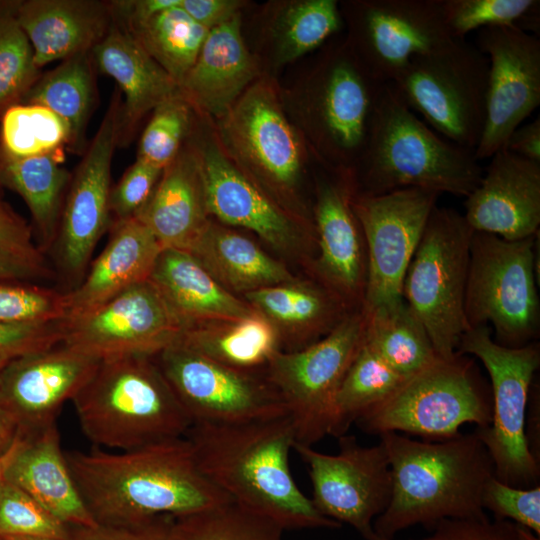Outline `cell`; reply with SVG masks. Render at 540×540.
<instances>
[{"label":"cell","instance_id":"cell-1","mask_svg":"<svg viewBox=\"0 0 540 540\" xmlns=\"http://www.w3.org/2000/svg\"><path fill=\"white\" fill-rule=\"evenodd\" d=\"M65 456L98 524L136 527L233 501L201 472L186 437L116 453L70 451Z\"/></svg>","mask_w":540,"mask_h":540},{"label":"cell","instance_id":"cell-2","mask_svg":"<svg viewBox=\"0 0 540 540\" xmlns=\"http://www.w3.org/2000/svg\"><path fill=\"white\" fill-rule=\"evenodd\" d=\"M185 437L201 472L238 504L283 530L339 529L296 484L289 467V414L236 423H195Z\"/></svg>","mask_w":540,"mask_h":540},{"label":"cell","instance_id":"cell-3","mask_svg":"<svg viewBox=\"0 0 540 540\" xmlns=\"http://www.w3.org/2000/svg\"><path fill=\"white\" fill-rule=\"evenodd\" d=\"M379 437L389 460L392 492L373 522L377 540L394 539L414 525L432 529L444 519L486 516L482 494L494 465L475 431L436 442L396 432Z\"/></svg>","mask_w":540,"mask_h":540},{"label":"cell","instance_id":"cell-4","mask_svg":"<svg viewBox=\"0 0 540 540\" xmlns=\"http://www.w3.org/2000/svg\"><path fill=\"white\" fill-rule=\"evenodd\" d=\"M483 172L473 150L432 130L390 83H384L366 146L350 182L357 196L420 188L467 197Z\"/></svg>","mask_w":540,"mask_h":540},{"label":"cell","instance_id":"cell-5","mask_svg":"<svg viewBox=\"0 0 540 540\" xmlns=\"http://www.w3.org/2000/svg\"><path fill=\"white\" fill-rule=\"evenodd\" d=\"M71 401L87 439L118 451L185 437L192 426L154 356L101 360Z\"/></svg>","mask_w":540,"mask_h":540},{"label":"cell","instance_id":"cell-6","mask_svg":"<svg viewBox=\"0 0 540 540\" xmlns=\"http://www.w3.org/2000/svg\"><path fill=\"white\" fill-rule=\"evenodd\" d=\"M491 421V391L475 361L456 352L448 358L438 356L407 377L393 394L355 423L368 434L404 432L427 441H442L458 435L464 424L485 428Z\"/></svg>","mask_w":540,"mask_h":540},{"label":"cell","instance_id":"cell-7","mask_svg":"<svg viewBox=\"0 0 540 540\" xmlns=\"http://www.w3.org/2000/svg\"><path fill=\"white\" fill-rule=\"evenodd\" d=\"M539 233L508 241L474 232L464 298L470 328L488 325L494 341L520 348L534 341L540 330L536 247Z\"/></svg>","mask_w":540,"mask_h":540},{"label":"cell","instance_id":"cell-8","mask_svg":"<svg viewBox=\"0 0 540 540\" xmlns=\"http://www.w3.org/2000/svg\"><path fill=\"white\" fill-rule=\"evenodd\" d=\"M473 233L463 214L436 206L403 281L404 301L442 358L457 352L470 329L464 298Z\"/></svg>","mask_w":540,"mask_h":540},{"label":"cell","instance_id":"cell-9","mask_svg":"<svg viewBox=\"0 0 540 540\" xmlns=\"http://www.w3.org/2000/svg\"><path fill=\"white\" fill-rule=\"evenodd\" d=\"M457 352L478 358L490 376L492 421L475 432L492 458L494 476L512 487L539 485V460L526 436L529 395L540 365L539 343L508 348L496 343L491 327L483 325L462 336Z\"/></svg>","mask_w":540,"mask_h":540},{"label":"cell","instance_id":"cell-10","mask_svg":"<svg viewBox=\"0 0 540 540\" xmlns=\"http://www.w3.org/2000/svg\"><path fill=\"white\" fill-rule=\"evenodd\" d=\"M383 84L347 38L329 44L309 73L308 133L317 157L334 173L350 178L366 146Z\"/></svg>","mask_w":540,"mask_h":540},{"label":"cell","instance_id":"cell-11","mask_svg":"<svg viewBox=\"0 0 540 540\" xmlns=\"http://www.w3.org/2000/svg\"><path fill=\"white\" fill-rule=\"evenodd\" d=\"M489 63L466 39L413 58L390 83L403 102L446 140L469 150L485 121Z\"/></svg>","mask_w":540,"mask_h":540},{"label":"cell","instance_id":"cell-12","mask_svg":"<svg viewBox=\"0 0 540 540\" xmlns=\"http://www.w3.org/2000/svg\"><path fill=\"white\" fill-rule=\"evenodd\" d=\"M363 309L347 314L323 339L304 349L277 352L267 379L292 419L295 443L312 446L329 435L336 393L365 339Z\"/></svg>","mask_w":540,"mask_h":540},{"label":"cell","instance_id":"cell-13","mask_svg":"<svg viewBox=\"0 0 540 540\" xmlns=\"http://www.w3.org/2000/svg\"><path fill=\"white\" fill-rule=\"evenodd\" d=\"M215 123L223 151L257 184L289 191L299 183L307 150L269 80L257 79Z\"/></svg>","mask_w":540,"mask_h":540},{"label":"cell","instance_id":"cell-14","mask_svg":"<svg viewBox=\"0 0 540 540\" xmlns=\"http://www.w3.org/2000/svg\"><path fill=\"white\" fill-rule=\"evenodd\" d=\"M340 7L350 46L381 83H391L413 58L455 40L445 23L443 0H360Z\"/></svg>","mask_w":540,"mask_h":540},{"label":"cell","instance_id":"cell-15","mask_svg":"<svg viewBox=\"0 0 540 540\" xmlns=\"http://www.w3.org/2000/svg\"><path fill=\"white\" fill-rule=\"evenodd\" d=\"M440 194L404 188L375 196L352 197L367 254L363 311L403 301V281Z\"/></svg>","mask_w":540,"mask_h":540},{"label":"cell","instance_id":"cell-16","mask_svg":"<svg viewBox=\"0 0 540 540\" xmlns=\"http://www.w3.org/2000/svg\"><path fill=\"white\" fill-rule=\"evenodd\" d=\"M120 95L114 94L92 143L71 179L53 252L63 292L83 280L94 249L110 223L111 162L120 136Z\"/></svg>","mask_w":540,"mask_h":540},{"label":"cell","instance_id":"cell-17","mask_svg":"<svg viewBox=\"0 0 540 540\" xmlns=\"http://www.w3.org/2000/svg\"><path fill=\"white\" fill-rule=\"evenodd\" d=\"M195 423H236L288 414L276 387L177 342L154 356Z\"/></svg>","mask_w":540,"mask_h":540},{"label":"cell","instance_id":"cell-18","mask_svg":"<svg viewBox=\"0 0 540 540\" xmlns=\"http://www.w3.org/2000/svg\"><path fill=\"white\" fill-rule=\"evenodd\" d=\"M339 452L325 454L294 443L307 465L318 512L353 527L365 540H377L374 520L387 508L392 492L389 460L383 445H360L354 435L338 438Z\"/></svg>","mask_w":540,"mask_h":540},{"label":"cell","instance_id":"cell-19","mask_svg":"<svg viewBox=\"0 0 540 540\" xmlns=\"http://www.w3.org/2000/svg\"><path fill=\"white\" fill-rule=\"evenodd\" d=\"M63 321L62 343L100 360L156 356L177 343L184 327L148 279L84 315Z\"/></svg>","mask_w":540,"mask_h":540},{"label":"cell","instance_id":"cell-20","mask_svg":"<svg viewBox=\"0 0 540 540\" xmlns=\"http://www.w3.org/2000/svg\"><path fill=\"white\" fill-rule=\"evenodd\" d=\"M475 46L489 63L485 121L476 160L491 158L540 105V40L515 27L478 30Z\"/></svg>","mask_w":540,"mask_h":540},{"label":"cell","instance_id":"cell-21","mask_svg":"<svg viewBox=\"0 0 540 540\" xmlns=\"http://www.w3.org/2000/svg\"><path fill=\"white\" fill-rule=\"evenodd\" d=\"M100 361L63 343L15 358L0 371V407L16 418L24 432L51 424Z\"/></svg>","mask_w":540,"mask_h":540},{"label":"cell","instance_id":"cell-22","mask_svg":"<svg viewBox=\"0 0 540 540\" xmlns=\"http://www.w3.org/2000/svg\"><path fill=\"white\" fill-rule=\"evenodd\" d=\"M210 215L255 232L277 250L298 248L304 228L223 151L215 135L196 143Z\"/></svg>","mask_w":540,"mask_h":540},{"label":"cell","instance_id":"cell-23","mask_svg":"<svg viewBox=\"0 0 540 540\" xmlns=\"http://www.w3.org/2000/svg\"><path fill=\"white\" fill-rule=\"evenodd\" d=\"M477 187L466 197V222L474 232L508 241L539 233L540 163L504 148L491 158Z\"/></svg>","mask_w":540,"mask_h":540},{"label":"cell","instance_id":"cell-24","mask_svg":"<svg viewBox=\"0 0 540 540\" xmlns=\"http://www.w3.org/2000/svg\"><path fill=\"white\" fill-rule=\"evenodd\" d=\"M353 195L349 179L341 175L317 182L313 210L319 249L316 271L338 297L357 300L363 308L367 254L352 208Z\"/></svg>","mask_w":540,"mask_h":540},{"label":"cell","instance_id":"cell-25","mask_svg":"<svg viewBox=\"0 0 540 540\" xmlns=\"http://www.w3.org/2000/svg\"><path fill=\"white\" fill-rule=\"evenodd\" d=\"M259 74L257 61L244 42L239 14L209 31L180 92L194 110L216 121Z\"/></svg>","mask_w":540,"mask_h":540},{"label":"cell","instance_id":"cell-26","mask_svg":"<svg viewBox=\"0 0 540 540\" xmlns=\"http://www.w3.org/2000/svg\"><path fill=\"white\" fill-rule=\"evenodd\" d=\"M162 246L136 218L115 222L110 239L81 283L63 292L64 319L91 312L148 280Z\"/></svg>","mask_w":540,"mask_h":540},{"label":"cell","instance_id":"cell-27","mask_svg":"<svg viewBox=\"0 0 540 540\" xmlns=\"http://www.w3.org/2000/svg\"><path fill=\"white\" fill-rule=\"evenodd\" d=\"M203 171L194 145L182 147L134 218L145 225L162 248L188 251L208 223Z\"/></svg>","mask_w":540,"mask_h":540},{"label":"cell","instance_id":"cell-28","mask_svg":"<svg viewBox=\"0 0 540 540\" xmlns=\"http://www.w3.org/2000/svg\"><path fill=\"white\" fill-rule=\"evenodd\" d=\"M5 480L24 490L68 526L98 524L76 487L55 422L24 433Z\"/></svg>","mask_w":540,"mask_h":540},{"label":"cell","instance_id":"cell-29","mask_svg":"<svg viewBox=\"0 0 540 540\" xmlns=\"http://www.w3.org/2000/svg\"><path fill=\"white\" fill-rule=\"evenodd\" d=\"M108 5L90 0H28L15 5L38 68L90 52L111 24Z\"/></svg>","mask_w":540,"mask_h":540},{"label":"cell","instance_id":"cell-30","mask_svg":"<svg viewBox=\"0 0 540 540\" xmlns=\"http://www.w3.org/2000/svg\"><path fill=\"white\" fill-rule=\"evenodd\" d=\"M149 280L184 327L235 321L257 312L217 282L187 251L163 248Z\"/></svg>","mask_w":540,"mask_h":540},{"label":"cell","instance_id":"cell-31","mask_svg":"<svg viewBox=\"0 0 540 540\" xmlns=\"http://www.w3.org/2000/svg\"><path fill=\"white\" fill-rule=\"evenodd\" d=\"M97 67L112 77L125 96L120 133L131 129L148 112L180 93L176 81L144 50L123 26L111 21L91 50Z\"/></svg>","mask_w":540,"mask_h":540},{"label":"cell","instance_id":"cell-32","mask_svg":"<svg viewBox=\"0 0 540 540\" xmlns=\"http://www.w3.org/2000/svg\"><path fill=\"white\" fill-rule=\"evenodd\" d=\"M187 252L228 291L247 293L293 282L288 270L253 241L212 221Z\"/></svg>","mask_w":540,"mask_h":540},{"label":"cell","instance_id":"cell-33","mask_svg":"<svg viewBox=\"0 0 540 540\" xmlns=\"http://www.w3.org/2000/svg\"><path fill=\"white\" fill-rule=\"evenodd\" d=\"M70 174L56 161L53 153L13 158L0 151V184L19 194L28 206L38 248L51 249L56 238L64 190Z\"/></svg>","mask_w":540,"mask_h":540},{"label":"cell","instance_id":"cell-34","mask_svg":"<svg viewBox=\"0 0 540 540\" xmlns=\"http://www.w3.org/2000/svg\"><path fill=\"white\" fill-rule=\"evenodd\" d=\"M225 323L187 329L178 342L213 361L242 371L268 365L279 352L277 330L261 313Z\"/></svg>","mask_w":540,"mask_h":540},{"label":"cell","instance_id":"cell-35","mask_svg":"<svg viewBox=\"0 0 540 540\" xmlns=\"http://www.w3.org/2000/svg\"><path fill=\"white\" fill-rule=\"evenodd\" d=\"M90 52L66 58L37 79L19 104L45 107L67 125L70 142L78 145L92 111L95 83Z\"/></svg>","mask_w":540,"mask_h":540},{"label":"cell","instance_id":"cell-36","mask_svg":"<svg viewBox=\"0 0 540 540\" xmlns=\"http://www.w3.org/2000/svg\"><path fill=\"white\" fill-rule=\"evenodd\" d=\"M365 341L397 372L409 377L438 355L420 320L407 303L364 312Z\"/></svg>","mask_w":540,"mask_h":540},{"label":"cell","instance_id":"cell-37","mask_svg":"<svg viewBox=\"0 0 540 540\" xmlns=\"http://www.w3.org/2000/svg\"><path fill=\"white\" fill-rule=\"evenodd\" d=\"M406 378L364 339L336 393L329 435H345L364 412L393 394Z\"/></svg>","mask_w":540,"mask_h":540},{"label":"cell","instance_id":"cell-38","mask_svg":"<svg viewBox=\"0 0 540 540\" xmlns=\"http://www.w3.org/2000/svg\"><path fill=\"white\" fill-rule=\"evenodd\" d=\"M340 4L335 0H297L277 11L271 40L277 64H287L326 45L344 27Z\"/></svg>","mask_w":540,"mask_h":540},{"label":"cell","instance_id":"cell-39","mask_svg":"<svg viewBox=\"0 0 540 540\" xmlns=\"http://www.w3.org/2000/svg\"><path fill=\"white\" fill-rule=\"evenodd\" d=\"M126 29L179 87L210 31L196 23L179 5Z\"/></svg>","mask_w":540,"mask_h":540},{"label":"cell","instance_id":"cell-40","mask_svg":"<svg viewBox=\"0 0 540 540\" xmlns=\"http://www.w3.org/2000/svg\"><path fill=\"white\" fill-rule=\"evenodd\" d=\"M271 519L235 501L190 515L171 517L166 540H282Z\"/></svg>","mask_w":540,"mask_h":540},{"label":"cell","instance_id":"cell-41","mask_svg":"<svg viewBox=\"0 0 540 540\" xmlns=\"http://www.w3.org/2000/svg\"><path fill=\"white\" fill-rule=\"evenodd\" d=\"M245 298L262 315L280 323L304 326L311 331L333 330L326 325L337 314L338 302L313 285L282 283L247 292Z\"/></svg>","mask_w":540,"mask_h":540},{"label":"cell","instance_id":"cell-42","mask_svg":"<svg viewBox=\"0 0 540 540\" xmlns=\"http://www.w3.org/2000/svg\"><path fill=\"white\" fill-rule=\"evenodd\" d=\"M70 142L67 125L49 109L16 104L1 116L0 151L13 158L53 153Z\"/></svg>","mask_w":540,"mask_h":540},{"label":"cell","instance_id":"cell-43","mask_svg":"<svg viewBox=\"0 0 540 540\" xmlns=\"http://www.w3.org/2000/svg\"><path fill=\"white\" fill-rule=\"evenodd\" d=\"M443 11L454 39L489 27H515L539 37V0H443Z\"/></svg>","mask_w":540,"mask_h":540},{"label":"cell","instance_id":"cell-44","mask_svg":"<svg viewBox=\"0 0 540 540\" xmlns=\"http://www.w3.org/2000/svg\"><path fill=\"white\" fill-rule=\"evenodd\" d=\"M15 5H0V118L19 104L38 79L32 46L20 27Z\"/></svg>","mask_w":540,"mask_h":540},{"label":"cell","instance_id":"cell-45","mask_svg":"<svg viewBox=\"0 0 540 540\" xmlns=\"http://www.w3.org/2000/svg\"><path fill=\"white\" fill-rule=\"evenodd\" d=\"M193 111L181 92L159 104L143 131L137 158L164 169L182 149Z\"/></svg>","mask_w":540,"mask_h":540},{"label":"cell","instance_id":"cell-46","mask_svg":"<svg viewBox=\"0 0 540 540\" xmlns=\"http://www.w3.org/2000/svg\"><path fill=\"white\" fill-rule=\"evenodd\" d=\"M9 536L70 540L71 529L24 490L4 480L0 485V538Z\"/></svg>","mask_w":540,"mask_h":540},{"label":"cell","instance_id":"cell-47","mask_svg":"<svg viewBox=\"0 0 540 540\" xmlns=\"http://www.w3.org/2000/svg\"><path fill=\"white\" fill-rule=\"evenodd\" d=\"M64 319L63 292L32 282L0 280V323Z\"/></svg>","mask_w":540,"mask_h":540},{"label":"cell","instance_id":"cell-48","mask_svg":"<svg viewBox=\"0 0 540 540\" xmlns=\"http://www.w3.org/2000/svg\"><path fill=\"white\" fill-rule=\"evenodd\" d=\"M482 505L494 518L512 521L540 537V485L512 487L492 476L484 486Z\"/></svg>","mask_w":540,"mask_h":540},{"label":"cell","instance_id":"cell-49","mask_svg":"<svg viewBox=\"0 0 540 540\" xmlns=\"http://www.w3.org/2000/svg\"><path fill=\"white\" fill-rule=\"evenodd\" d=\"M395 540V539H378ZM409 540H540L531 530L509 520L449 518L438 522L430 535Z\"/></svg>","mask_w":540,"mask_h":540},{"label":"cell","instance_id":"cell-50","mask_svg":"<svg viewBox=\"0 0 540 540\" xmlns=\"http://www.w3.org/2000/svg\"><path fill=\"white\" fill-rule=\"evenodd\" d=\"M63 321L0 323V363L62 343Z\"/></svg>","mask_w":540,"mask_h":540},{"label":"cell","instance_id":"cell-51","mask_svg":"<svg viewBox=\"0 0 540 540\" xmlns=\"http://www.w3.org/2000/svg\"><path fill=\"white\" fill-rule=\"evenodd\" d=\"M163 169L137 158L110 191V212L116 222L135 216L153 192Z\"/></svg>","mask_w":540,"mask_h":540},{"label":"cell","instance_id":"cell-52","mask_svg":"<svg viewBox=\"0 0 540 540\" xmlns=\"http://www.w3.org/2000/svg\"><path fill=\"white\" fill-rule=\"evenodd\" d=\"M170 516L160 517L136 527H117L97 524L93 527H75L70 540H166Z\"/></svg>","mask_w":540,"mask_h":540},{"label":"cell","instance_id":"cell-53","mask_svg":"<svg viewBox=\"0 0 540 540\" xmlns=\"http://www.w3.org/2000/svg\"><path fill=\"white\" fill-rule=\"evenodd\" d=\"M0 253L46 262L32 238V231L11 210L0 213Z\"/></svg>","mask_w":540,"mask_h":540},{"label":"cell","instance_id":"cell-54","mask_svg":"<svg viewBox=\"0 0 540 540\" xmlns=\"http://www.w3.org/2000/svg\"><path fill=\"white\" fill-rule=\"evenodd\" d=\"M244 2L238 0H181L179 6L196 23L214 29L240 14Z\"/></svg>","mask_w":540,"mask_h":540},{"label":"cell","instance_id":"cell-55","mask_svg":"<svg viewBox=\"0 0 540 540\" xmlns=\"http://www.w3.org/2000/svg\"><path fill=\"white\" fill-rule=\"evenodd\" d=\"M54 277H57L55 271L46 262L0 253V280L34 282Z\"/></svg>","mask_w":540,"mask_h":540},{"label":"cell","instance_id":"cell-56","mask_svg":"<svg viewBox=\"0 0 540 540\" xmlns=\"http://www.w3.org/2000/svg\"><path fill=\"white\" fill-rule=\"evenodd\" d=\"M180 0L117 1L112 4L124 19L126 28L147 22L164 10L179 5Z\"/></svg>","mask_w":540,"mask_h":540},{"label":"cell","instance_id":"cell-57","mask_svg":"<svg viewBox=\"0 0 540 540\" xmlns=\"http://www.w3.org/2000/svg\"><path fill=\"white\" fill-rule=\"evenodd\" d=\"M503 148L520 157L540 163V117L517 127Z\"/></svg>","mask_w":540,"mask_h":540},{"label":"cell","instance_id":"cell-58","mask_svg":"<svg viewBox=\"0 0 540 540\" xmlns=\"http://www.w3.org/2000/svg\"><path fill=\"white\" fill-rule=\"evenodd\" d=\"M22 429L16 418L0 407V456L14 443Z\"/></svg>","mask_w":540,"mask_h":540},{"label":"cell","instance_id":"cell-59","mask_svg":"<svg viewBox=\"0 0 540 540\" xmlns=\"http://www.w3.org/2000/svg\"><path fill=\"white\" fill-rule=\"evenodd\" d=\"M23 436L24 431L22 430L14 443L11 445V447L3 455L0 456V485L5 480L6 470L10 462L14 458L18 448L20 447Z\"/></svg>","mask_w":540,"mask_h":540},{"label":"cell","instance_id":"cell-60","mask_svg":"<svg viewBox=\"0 0 540 540\" xmlns=\"http://www.w3.org/2000/svg\"><path fill=\"white\" fill-rule=\"evenodd\" d=\"M0 540H58L44 536H9L1 537Z\"/></svg>","mask_w":540,"mask_h":540},{"label":"cell","instance_id":"cell-61","mask_svg":"<svg viewBox=\"0 0 540 540\" xmlns=\"http://www.w3.org/2000/svg\"><path fill=\"white\" fill-rule=\"evenodd\" d=\"M10 209H8L0 200V213H3V212H6V211H9Z\"/></svg>","mask_w":540,"mask_h":540},{"label":"cell","instance_id":"cell-62","mask_svg":"<svg viewBox=\"0 0 540 540\" xmlns=\"http://www.w3.org/2000/svg\"><path fill=\"white\" fill-rule=\"evenodd\" d=\"M5 364L0 363V371Z\"/></svg>","mask_w":540,"mask_h":540}]
</instances>
